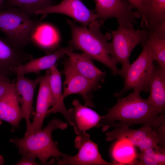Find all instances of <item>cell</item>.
Returning a JSON list of instances; mask_svg holds the SVG:
<instances>
[{
	"mask_svg": "<svg viewBox=\"0 0 165 165\" xmlns=\"http://www.w3.org/2000/svg\"><path fill=\"white\" fill-rule=\"evenodd\" d=\"M141 92L133 91L127 96L118 98L116 104L101 116L98 127L105 131L111 127L120 128L135 124L158 127L165 123L164 114H159L147 99L140 96Z\"/></svg>",
	"mask_w": 165,
	"mask_h": 165,
	"instance_id": "6da1fadb",
	"label": "cell"
},
{
	"mask_svg": "<svg viewBox=\"0 0 165 165\" xmlns=\"http://www.w3.org/2000/svg\"><path fill=\"white\" fill-rule=\"evenodd\" d=\"M67 22L72 32L71 46L82 52L92 59L98 61L109 68L114 75H121L120 70L111 59L108 41L111 34L105 35L100 30L101 25L97 20L89 25V28L79 26L70 20Z\"/></svg>",
	"mask_w": 165,
	"mask_h": 165,
	"instance_id": "7a4b0ae2",
	"label": "cell"
},
{
	"mask_svg": "<svg viewBox=\"0 0 165 165\" xmlns=\"http://www.w3.org/2000/svg\"><path fill=\"white\" fill-rule=\"evenodd\" d=\"M67 127L66 123L54 118L39 132L28 137L13 138L9 141L18 148L19 153L23 152L32 153L39 159L41 164H48V160L50 158L57 160L64 154L52 139L53 131L57 129L64 130Z\"/></svg>",
	"mask_w": 165,
	"mask_h": 165,
	"instance_id": "3957f363",
	"label": "cell"
},
{
	"mask_svg": "<svg viewBox=\"0 0 165 165\" xmlns=\"http://www.w3.org/2000/svg\"><path fill=\"white\" fill-rule=\"evenodd\" d=\"M6 8L0 10V31L9 42L23 50L31 43L32 31L40 20L31 19L17 7Z\"/></svg>",
	"mask_w": 165,
	"mask_h": 165,
	"instance_id": "277c9868",
	"label": "cell"
},
{
	"mask_svg": "<svg viewBox=\"0 0 165 165\" xmlns=\"http://www.w3.org/2000/svg\"><path fill=\"white\" fill-rule=\"evenodd\" d=\"M112 40L109 43L110 57L116 64H120L121 76L130 64L129 57L135 47L138 45H142L148 35L146 29L135 30L123 25H119L118 29L112 31Z\"/></svg>",
	"mask_w": 165,
	"mask_h": 165,
	"instance_id": "5b68a950",
	"label": "cell"
},
{
	"mask_svg": "<svg viewBox=\"0 0 165 165\" xmlns=\"http://www.w3.org/2000/svg\"><path fill=\"white\" fill-rule=\"evenodd\" d=\"M142 50L138 57L130 64L123 75L124 84L122 90L114 95L118 98L131 90L149 92V81L155 68L154 61L149 46L145 41L142 45Z\"/></svg>",
	"mask_w": 165,
	"mask_h": 165,
	"instance_id": "8992f818",
	"label": "cell"
},
{
	"mask_svg": "<svg viewBox=\"0 0 165 165\" xmlns=\"http://www.w3.org/2000/svg\"><path fill=\"white\" fill-rule=\"evenodd\" d=\"M75 146L78 149L77 153L71 156L64 154L61 159L57 160L58 165H116L105 160L102 157L98 145L90 139L86 132L75 137Z\"/></svg>",
	"mask_w": 165,
	"mask_h": 165,
	"instance_id": "52a82bcc",
	"label": "cell"
},
{
	"mask_svg": "<svg viewBox=\"0 0 165 165\" xmlns=\"http://www.w3.org/2000/svg\"><path fill=\"white\" fill-rule=\"evenodd\" d=\"M97 20L101 25L107 19L115 18L119 25L133 28L139 13L126 0H94Z\"/></svg>",
	"mask_w": 165,
	"mask_h": 165,
	"instance_id": "ba28073f",
	"label": "cell"
},
{
	"mask_svg": "<svg viewBox=\"0 0 165 165\" xmlns=\"http://www.w3.org/2000/svg\"><path fill=\"white\" fill-rule=\"evenodd\" d=\"M65 79L63 93L64 98L74 94L81 95L85 101V105L94 108L92 93L101 88V85L95 83L80 74L68 59L63 62Z\"/></svg>",
	"mask_w": 165,
	"mask_h": 165,
	"instance_id": "9c48e42d",
	"label": "cell"
},
{
	"mask_svg": "<svg viewBox=\"0 0 165 165\" xmlns=\"http://www.w3.org/2000/svg\"><path fill=\"white\" fill-rule=\"evenodd\" d=\"M105 135L108 141L114 139L127 140L140 152L153 148L162 141L158 132L150 126H143L137 129H131L129 127L116 128L106 132Z\"/></svg>",
	"mask_w": 165,
	"mask_h": 165,
	"instance_id": "30bf717a",
	"label": "cell"
},
{
	"mask_svg": "<svg viewBox=\"0 0 165 165\" xmlns=\"http://www.w3.org/2000/svg\"><path fill=\"white\" fill-rule=\"evenodd\" d=\"M52 13L62 14L69 16L85 27L97 19V14L89 9L81 0H63L57 5L37 11L35 14Z\"/></svg>",
	"mask_w": 165,
	"mask_h": 165,
	"instance_id": "8fae6325",
	"label": "cell"
},
{
	"mask_svg": "<svg viewBox=\"0 0 165 165\" xmlns=\"http://www.w3.org/2000/svg\"><path fill=\"white\" fill-rule=\"evenodd\" d=\"M50 69L46 70L45 74L38 75L39 88L38 94L36 109L33 122L26 129L24 137H27L40 131L42 129L47 111L51 106V92L50 85Z\"/></svg>",
	"mask_w": 165,
	"mask_h": 165,
	"instance_id": "7c38bea8",
	"label": "cell"
},
{
	"mask_svg": "<svg viewBox=\"0 0 165 165\" xmlns=\"http://www.w3.org/2000/svg\"><path fill=\"white\" fill-rule=\"evenodd\" d=\"M15 89L20 105L23 119H25L26 129L31 123L30 118L34 114L33 104L35 91L39 84L38 75L34 79H28L24 75H17Z\"/></svg>",
	"mask_w": 165,
	"mask_h": 165,
	"instance_id": "4fadbf2b",
	"label": "cell"
},
{
	"mask_svg": "<svg viewBox=\"0 0 165 165\" xmlns=\"http://www.w3.org/2000/svg\"><path fill=\"white\" fill-rule=\"evenodd\" d=\"M33 58L6 38L0 37V75H13V68Z\"/></svg>",
	"mask_w": 165,
	"mask_h": 165,
	"instance_id": "5bb4252c",
	"label": "cell"
},
{
	"mask_svg": "<svg viewBox=\"0 0 165 165\" xmlns=\"http://www.w3.org/2000/svg\"><path fill=\"white\" fill-rule=\"evenodd\" d=\"M23 119L20 105L15 89V82L13 81L0 98V125L3 121H6L12 126L13 130L19 127Z\"/></svg>",
	"mask_w": 165,
	"mask_h": 165,
	"instance_id": "9a60e30c",
	"label": "cell"
},
{
	"mask_svg": "<svg viewBox=\"0 0 165 165\" xmlns=\"http://www.w3.org/2000/svg\"><path fill=\"white\" fill-rule=\"evenodd\" d=\"M50 85L51 92V108L47 111V116L51 113H61L69 124L75 125L72 108L68 109L65 106L62 90L61 75L56 66L50 69Z\"/></svg>",
	"mask_w": 165,
	"mask_h": 165,
	"instance_id": "2e32d148",
	"label": "cell"
},
{
	"mask_svg": "<svg viewBox=\"0 0 165 165\" xmlns=\"http://www.w3.org/2000/svg\"><path fill=\"white\" fill-rule=\"evenodd\" d=\"M61 41L60 33L54 26L40 20L35 27L31 37V42L48 53L58 47Z\"/></svg>",
	"mask_w": 165,
	"mask_h": 165,
	"instance_id": "e0dca14e",
	"label": "cell"
},
{
	"mask_svg": "<svg viewBox=\"0 0 165 165\" xmlns=\"http://www.w3.org/2000/svg\"><path fill=\"white\" fill-rule=\"evenodd\" d=\"M72 48L70 46L60 48L50 54L37 58H33L13 68V74L24 75L26 74L37 73L42 70L50 69L68 52L72 51Z\"/></svg>",
	"mask_w": 165,
	"mask_h": 165,
	"instance_id": "ac0fdd59",
	"label": "cell"
},
{
	"mask_svg": "<svg viewBox=\"0 0 165 165\" xmlns=\"http://www.w3.org/2000/svg\"><path fill=\"white\" fill-rule=\"evenodd\" d=\"M148 102L159 114H164L165 108V71L158 65L155 67L148 84Z\"/></svg>",
	"mask_w": 165,
	"mask_h": 165,
	"instance_id": "d6986e66",
	"label": "cell"
},
{
	"mask_svg": "<svg viewBox=\"0 0 165 165\" xmlns=\"http://www.w3.org/2000/svg\"><path fill=\"white\" fill-rule=\"evenodd\" d=\"M76 70L81 75L90 81L101 85L103 82L106 72L100 70L94 64L89 57L83 53L70 51L66 54Z\"/></svg>",
	"mask_w": 165,
	"mask_h": 165,
	"instance_id": "ffe728a7",
	"label": "cell"
},
{
	"mask_svg": "<svg viewBox=\"0 0 165 165\" xmlns=\"http://www.w3.org/2000/svg\"><path fill=\"white\" fill-rule=\"evenodd\" d=\"M72 104L74 129L77 135L86 132L93 127H98L101 116L88 107L82 105L77 99H75Z\"/></svg>",
	"mask_w": 165,
	"mask_h": 165,
	"instance_id": "44dd1931",
	"label": "cell"
},
{
	"mask_svg": "<svg viewBox=\"0 0 165 165\" xmlns=\"http://www.w3.org/2000/svg\"><path fill=\"white\" fill-rule=\"evenodd\" d=\"M138 154L136 147L125 140H118L110 150L113 163L116 165H138Z\"/></svg>",
	"mask_w": 165,
	"mask_h": 165,
	"instance_id": "7402d4cb",
	"label": "cell"
},
{
	"mask_svg": "<svg viewBox=\"0 0 165 165\" xmlns=\"http://www.w3.org/2000/svg\"><path fill=\"white\" fill-rule=\"evenodd\" d=\"M54 5L53 0H6L5 2V8L16 7L28 16Z\"/></svg>",
	"mask_w": 165,
	"mask_h": 165,
	"instance_id": "603a6c76",
	"label": "cell"
},
{
	"mask_svg": "<svg viewBox=\"0 0 165 165\" xmlns=\"http://www.w3.org/2000/svg\"><path fill=\"white\" fill-rule=\"evenodd\" d=\"M148 30L146 42L149 46L154 60L165 71V38H161L150 30Z\"/></svg>",
	"mask_w": 165,
	"mask_h": 165,
	"instance_id": "cb8c5ba5",
	"label": "cell"
},
{
	"mask_svg": "<svg viewBox=\"0 0 165 165\" xmlns=\"http://www.w3.org/2000/svg\"><path fill=\"white\" fill-rule=\"evenodd\" d=\"M138 165H164L165 151L157 145L138 154Z\"/></svg>",
	"mask_w": 165,
	"mask_h": 165,
	"instance_id": "d4e9b609",
	"label": "cell"
},
{
	"mask_svg": "<svg viewBox=\"0 0 165 165\" xmlns=\"http://www.w3.org/2000/svg\"><path fill=\"white\" fill-rule=\"evenodd\" d=\"M165 20V0H151L147 21L146 29H149Z\"/></svg>",
	"mask_w": 165,
	"mask_h": 165,
	"instance_id": "484cf974",
	"label": "cell"
},
{
	"mask_svg": "<svg viewBox=\"0 0 165 165\" xmlns=\"http://www.w3.org/2000/svg\"><path fill=\"white\" fill-rule=\"evenodd\" d=\"M139 13L141 19V26L146 28L147 15L151 0H126Z\"/></svg>",
	"mask_w": 165,
	"mask_h": 165,
	"instance_id": "4316f807",
	"label": "cell"
},
{
	"mask_svg": "<svg viewBox=\"0 0 165 165\" xmlns=\"http://www.w3.org/2000/svg\"><path fill=\"white\" fill-rule=\"evenodd\" d=\"M20 154L22 155V157L20 159L15 165H38L41 164L36 161V157L34 153L28 152H23Z\"/></svg>",
	"mask_w": 165,
	"mask_h": 165,
	"instance_id": "83f0119b",
	"label": "cell"
},
{
	"mask_svg": "<svg viewBox=\"0 0 165 165\" xmlns=\"http://www.w3.org/2000/svg\"><path fill=\"white\" fill-rule=\"evenodd\" d=\"M11 82L9 76L0 75V98L6 91Z\"/></svg>",
	"mask_w": 165,
	"mask_h": 165,
	"instance_id": "f1b7e54d",
	"label": "cell"
},
{
	"mask_svg": "<svg viewBox=\"0 0 165 165\" xmlns=\"http://www.w3.org/2000/svg\"><path fill=\"white\" fill-rule=\"evenodd\" d=\"M148 30L154 32L161 38H165V20L161 21L151 28Z\"/></svg>",
	"mask_w": 165,
	"mask_h": 165,
	"instance_id": "f546056e",
	"label": "cell"
},
{
	"mask_svg": "<svg viewBox=\"0 0 165 165\" xmlns=\"http://www.w3.org/2000/svg\"><path fill=\"white\" fill-rule=\"evenodd\" d=\"M6 0H0V10L5 8V2Z\"/></svg>",
	"mask_w": 165,
	"mask_h": 165,
	"instance_id": "4dcf8cb0",
	"label": "cell"
},
{
	"mask_svg": "<svg viewBox=\"0 0 165 165\" xmlns=\"http://www.w3.org/2000/svg\"><path fill=\"white\" fill-rule=\"evenodd\" d=\"M4 163V160L2 157L1 156H0V165H2Z\"/></svg>",
	"mask_w": 165,
	"mask_h": 165,
	"instance_id": "1f68e13d",
	"label": "cell"
}]
</instances>
